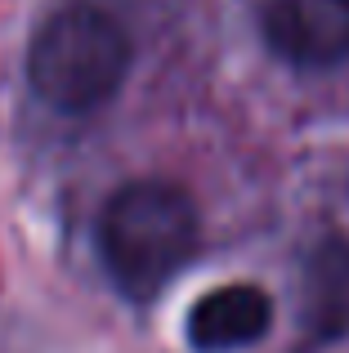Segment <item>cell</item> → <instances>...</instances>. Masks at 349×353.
<instances>
[{
	"label": "cell",
	"mask_w": 349,
	"mask_h": 353,
	"mask_svg": "<svg viewBox=\"0 0 349 353\" xmlns=\"http://www.w3.org/2000/svg\"><path fill=\"white\" fill-rule=\"evenodd\" d=\"M260 32L291 68H336L349 59V0H264Z\"/></svg>",
	"instance_id": "3957f363"
},
{
	"label": "cell",
	"mask_w": 349,
	"mask_h": 353,
	"mask_svg": "<svg viewBox=\"0 0 349 353\" xmlns=\"http://www.w3.org/2000/svg\"><path fill=\"white\" fill-rule=\"evenodd\" d=\"M197 206L161 179H134L112 192L99 224V250L130 300H152L197 255Z\"/></svg>",
	"instance_id": "6da1fadb"
},
{
	"label": "cell",
	"mask_w": 349,
	"mask_h": 353,
	"mask_svg": "<svg viewBox=\"0 0 349 353\" xmlns=\"http://www.w3.org/2000/svg\"><path fill=\"white\" fill-rule=\"evenodd\" d=\"M130 72V36L94 5H68L41 23L27 50V81L59 112H94Z\"/></svg>",
	"instance_id": "7a4b0ae2"
},
{
	"label": "cell",
	"mask_w": 349,
	"mask_h": 353,
	"mask_svg": "<svg viewBox=\"0 0 349 353\" xmlns=\"http://www.w3.org/2000/svg\"><path fill=\"white\" fill-rule=\"evenodd\" d=\"M273 327L269 291L251 282L215 286L188 313V345L197 353H237L246 345H260Z\"/></svg>",
	"instance_id": "277c9868"
},
{
	"label": "cell",
	"mask_w": 349,
	"mask_h": 353,
	"mask_svg": "<svg viewBox=\"0 0 349 353\" xmlns=\"http://www.w3.org/2000/svg\"><path fill=\"white\" fill-rule=\"evenodd\" d=\"M300 322L314 345L349 336V237H327L305 259L300 282Z\"/></svg>",
	"instance_id": "5b68a950"
}]
</instances>
